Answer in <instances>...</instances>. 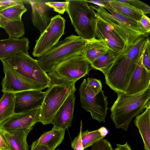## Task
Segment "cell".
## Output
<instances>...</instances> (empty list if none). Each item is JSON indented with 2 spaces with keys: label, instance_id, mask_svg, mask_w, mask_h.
Here are the masks:
<instances>
[{
  "label": "cell",
  "instance_id": "cell-44",
  "mask_svg": "<svg viewBox=\"0 0 150 150\" xmlns=\"http://www.w3.org/2000/svg\"></svg>",
  "mask_w": 150,
  "mask_h": 150
},
{
  "label": "cell",
  "instance_id": "cell-38",
  "mask_svg": "<svg viewBox=\"0 0 150 150\" xmlns=\"http://www.w3.org/2000/svg\"><path fill=\"white\" fill-rule=\"evenodd\" d=\"M31 150H51L45 146L38 144L33 142L30 146Z\"/></svg>",
  "mask_w": 150,
  "mask_h": 150
},
{
  "label": "cell",
  "instance_id": "cell-20",
  "mask_svg": "<svg viewBox=\"0 0 150 150\" xmlns=\"http://www.w3.org/2000/svg\"><path fill=\"white\" fill-rule=\"evenodd\" d=\"M109 48L103 40L94 37L86 40L81 55L90 64L98 57L106 53Z\"/></svg>",
  "mask_w": 150,
  "mask_h": 150
},
{
  "label": "cell",
  "instance_id": "cell-34",
  "mask_svg": "<svg viewBox=\"0 0 150 150\" xmlns=\"http://www.w3.org/2000/svg\"><path fill=\"white\" fill-rule=\"evenodd\" d=\"M86 83L95 95L98 94L102 90L101 82L100 80L88 78Z\"/></svg>",
  "mask_w": 150,
  "mask_h": 150
},
{
  "label": "cell",
  "instance_id": "cell-30",
  "mask_svg": "<svg viewBox=\"0 0 150 150\" xmlns=\"http://www.w3.org/2000/svg\"><path fill=\"white\" fill-rule=\"evenodd\" d=\"M117 1L127 5L142 12L146 15L150 13V7L145 3L137 0H116Z\"/></svg>",
  "mask_w": 150,
  "mask_h": 150
},
{
  "label": "cell",
  "instance_id": "cell-29",
  "mask_svg": "<svg viewBox=\"0 0 150 150\" xmlns=\"http://www.w3.org/2000/svg\"><path fill=\"white\" fill-rule=\"evenodd\" d=\"M81 137L84 149L105 137L101 135L98 129L92 131L87 130L82 132Z\"/></svg>",
  "mask_w": 150,
  "mask_h": 150
},
{
  "label": "cell",
  "instance_id": "cell-2",
  "mask_svg": "<svg viewBox=\"0 0 150 150\" xmlns=\"http://www.w3.org/2000/svg\"><path fill=\"white\" fill-rule=\"evenodd\" d=\"M150 104V87L137 94L117 93L111 108V118L115 127L127 131L133 118Z\"/></svg>",
  "mask_w": 150,
  "mask_h": 150
},
{
  "label": "cell",
  "instance_id": "cell-23",
  "mask_svg": "<svg viewBox=\"0 0 150 150\" xmlns=\"http://www.w3.org/2000/svg\"><path fill=\"white\" fill-rule=\"evenodd\" d=\"M123 55L117 53L109 48L106 53L98 57L90 64L92 68L100 71L104 75L116 61Z\"/></svg>",
  "mask_w": 150,
  "mask_h": 150
},
{
  "label": "cell",
  "instance_id": "cell-11",
  "mask_svg": "<svg viewBox=\"0 0 150 150\" xmlns=\"http://www.w3.org/2000/svg\"><path fill=\"white\" fill-rule=\"evenodd\" d=\"M96 14L106 23L125 42L126 49L128 50L135 41L141 35L126 27L115 18L102 6L90 4Z\"/></svg>",
  "mask_w": 150,
  "mask_h": 150
},
{
  "label": "cell",
  "instance_id": "cell-7",
  "mask_svg": "<svg viewBox=\"0 0 150 150\" xmlns=\"http://www.w3.org/2000/svg\"><path fill=\"white\" fill-rule=\"evenodd\" d=\"M79 94L81 107L90 112L93 119L105 122L108 103L104 91L102 90L95 95L84 79L80 86Z\"/></svg>",
  "mask_w": 150,
  "mask_h": 150
},
{
  "label": "cell",
  "instance_id": "cell-9",
  "mask_svg": "<svg viewBox=\"0 0 150 150\" xmlns=\"http://www.w3.org/2000/svg\"><path fill=\"white\" fill-rule=\"evenodd\" d=\"M1 61L5 75L1 82L2 92L16 93L29 90L42 91L46 88L21 75L8 63L6 59Z\"/></svg>",
  "mask_w": 150,
  "mask_h": 150
},
{
  "label": "cell",
  "instance_id": "cell-3",
  "mask_svg": "<svg viewBox=\"0 0 150 150\" xmlns=\"http://www.w3.org/2000/svg\"><path fill=\"white\" fill-rule=\"evenodd\" d=\"M50 79L49 86L40 107V122L51 124L56 113L68 96L76 90L74 82L59 79L52 72L47 73Z\"/></svg>",
  "mask_w": 150,
  "mask_h": 150
},
{
  "label": "cell",
  "instance_id": "cell-36",
  "mask_svg": "<svg viewBox=\"0 0 150 150\" xmlns=\"http://www.w3.org/2000/svg\"><path fill=\"white\" fill-rule=\"evenodd\" d=\"M82 127V124L81 121L79 132L78 135L73 139L71 143V147L74 150H84L81 137Z\"/></svg>",
  "mask_w": 150,
  "mask_h": 150
},
{
  "label": "cell",
  "instance_id": "cell-5",
  "mask_svg": "<svg viewBox=\"0 0 150 150\" xmlns=\"http://www.w3.org/2000/svg\"><path fill=\"white\" fill-rule=\"evenodd\" d=\"M68 13L78 36L85 40L95 37L96 12L85 0H67Z\"/></svg>",
  "mask_w": 150,
  "mask_h": 150
},
{
  "label": "cell",
  "instance_id": "cell-4",
  "mask_svg": "<svg viewBox=\"0 0 150 150\" xmlns=\"http://www.w3.org/2000/svg\"><path fill=\"white\" fill-rule=\"evenodd\" d=\"M86 42L79 36L71 35L59 41L37 60L45 72H52L57 66L73 57L81 55Z\"/></svg>",
  "mask_w": 150,
  "mask_h": 150
},
{
  "label": "cell",
  "instance_id": "cell-40",
  "mask_svg": "<svg viewBox=\"0 0 150 150\" xmlns=\"http://www.w3.org/2000/svg\"><path fill=\"white\" fill-rule=\"evenodd\" d=\"M116 146L119 150H132L127 142L124 144H116Z\"/></svg>",
  "mask_w": 150,
  "mask_h": 150
},
{
  "label": "cell",
  "instance_id": "cell-10",
  "mask_svg": "<svg viewBox=\"0 0 150 150\" xmlns=\"http://www.w3.org/2000/svg\"><path fill=\"white\" fill-rule=\"evenodd\" d=\"M91 69L89 62L83 56H76L55 67L52 72L57 77L76 82L88 74Z\"/></svg>",
  "mask_w": 150,
  "mask_h": 150
},
{
  "label": "cell",
  "instance_id": "cell-33",
  "mask_svg": "<svg viewBox=\"0 0 150 150\" xmlns=\"http://www.w3.org/2000/svg\"><path fill=\"white\" fill-rule=\"evenodd\" d=\"M91 146L90 150H113L111 143L104 138L95 142Z\"/></svg>",
  "mask_w": 150,
  "mask_h": 150
},
{
  "label": "cell",
  "instance_id": "cell-31",
  "mask_svg": "<svg viewBox=\"0 0 150 150\" xmlns=\"http://www.w3.org/2000/svg\"><path fill=\"white\" fill-rule=\"evenodd\" d=\"M150 42L149 39L147 38L144 50L142 56V63L144 67L149 72H150Z\"/></svg>",
  "mask_w": 150,
  "mask_h": 150
},
{
  "label": "cell",
  "instance_id": "cell-43",
  "mask_svg": "<svg viewBox=\"0 0 150 150\" xmlns=\"http://www.w3.org/2000/svg\"></svg>",
  "mask_w": 150,
  "mask_h": 150
},
{
  "label": "cell",
  "instance_id": "cell-21",
  "mask_svg": "<svg viewBox=\"0 0 150 150\" xmlns=\"http://www.w3.org/2000/svg\"><path fill=\"white\" fill-rule=\"evenodd\" d=\"M150 104L142 113L136 116L134 122L142 137L145 150H150Z\"/></svg>",
  "mask_w": 150,
  "mask_h": 150
},
{
  "label": "cell",
  "instance_id": "cell-35",
  "mask_svg": "<svg viewBox=\"0 0 150 150\" xmlns=\"http://www.w3.org/2000/svg\"><path fill=\"white\" fill-rule=\"evenodd\" d=\"M23 0H0V11L15 6L25 7Z\"/></svg>",
  "mask_w": 150,
  "mask_h": 150
},
{
  "label": "cell",
  "instance_id": "cell-32",
  "mask_svg": "<svg viewBox=\"0 0 150 150\" xmlns=\"http://www.w3.org/2000/svg\"><path fill=\"white\" fill-rule=\"evenodd\" d=\"M45 4L48 7L52 8L55 11L63 14L66 11L68 2L66 0L64 2H47Z\"/></svg>",
  "mask_w": 150,
  "mask_h": 150
},
{
  "label": "cell",
  "instance_id": "cell-13",
  "mask_svg": "<svg viewBox=\"0 0 150 150\" xmlns=\"http://www.w3.org/2000/svg\"><path fill=\"white\" fill-rule=\"evenodd\" d=\"M96 16L95 37L103 40L115 52L124 54L128 50L126 49L125 42L106 23L97 15Z\"/></svg>",
  "mask_w": 150,
  "mask_h": 150
},
{
  "label": "cell",
  "instance_id": "cell-18",
  "mask_svg": "<svg viewBox=\"0 0 150 150\" xmlns=\"http://www.w3.org/2000/svg\"><path fill=\"white\" fill-rule=\"evenodd\" d=\"M30 4L32 8L31 18L34 26L42 33L48 25L51 20L47 13L48 7L43 0H23Z\"/></svg>",
  "mask_w": 150,
  "mask_h": 150
},
{
  "label": "cell",
  "instance_id": "cell-1",
  "mask_svg": "<svg viewBox=\"0 0 150 150\" xmlns=\"http://www.w3.org/2000/svg\"><path fill=\"white\" fill-rule=\"evenodd\" d=\"M147 36L140 35L104 74L106 83L117 93H125L138 62L144 50Z\"/></svg>",
  "mask_w": 150,
  "mask_h": 150
},
{
  "label": "cell",
  "instance_id": "cell-15",
  "mask_svg": "<svg viewBox=\"0 0 150 150\" xmlns=\"http://www.w3.org/2000/svg\"><path fill=\"white\" fill-rule=\"evenodd\" d=\"M142 56L139 60L125 89V93L127 94H137L150 87V72L147 71L142 65Z\"/></svg>",
  "mask_w": 150,
  "mask_h": 150
},
{
  "label": "cell",
  "instance_id": "cell-28",
  "mask_svg": "<svg viewBox=\"0 0 150 150\" xmlns=\"http://www.w3.org/2000/svg\"><path fill=\"white\" fill-rule=\"evenodd\" d=\"M26 8L15 6L0 11V14L12 21H21L23 15L27 11Z\"/></svg>",
  "mask_w": 150,
  "mask_h": 150
},
{
  "label": "cell",
  "instance_id": "cell-6",
  "mask_svg": "<svg viewBox=\"0 0 150 150\" xmlns=\"http://www.w3.org/2000/svg\"><path fill=\"white\" fill-rule=\"evenodd\" d=\"M6 60L13 69L23 76L46 88L49 86L50 79L47 73L42 69L38 60L29 54L20 52Z\"/></svg>",
  "mask_w": 150,
  "mask_h": 150
},
{
  "label": "cell",
  "instance_id": "cell-16",
  "mask_svg": "<svg viewBox=\"0 0 150 150\" xmlns=\"http://www.w3.org/2000/svg\"><path fill=\"white\" fill-rule=\"evenodd\" d=\"M76 90H74L68 96L56 113L51 123L53 126L65 130L71 126L75 104Z\"/></svg>",
  "mask_w": 150,
  "mask_h": 150
},
{
  "label": "cell",
  "instance_id": "cell-17",
  "mask_svg": "<svg viewBox=\"0 0 150 150\" xmlns=\"http://www.w3.org/2000/svg\"><path fill=\"white\" fill-rule=\"evenodd\" d=\"M29 40L25 37L0 40V60L9 59L20 52L29 54Z\"/></svg>",
  "mask_w": 150,
  "mask_h": 150
},
{
  "label": "cell",
  "instance_id": "cell-14",
  "mask_svg": "<svg viewBox=\"0 0 150 150\" xmlns=\"http://www.w3.org/2000/svg\"><path fill=\"white\" fill-rule=\"evenodd\" d=\"M15 114L29 111L41 106L45 92L38 90H29L15 93Z\"/></svg>",
  "mask_w": 150,
  "mask_h": 150
},
{
  "label": "cell",
  "instance_id": "cell-12",
  "mask_svg": "<svg viewBox=\"0 0 150 150\" xmlns=\"http://www.w3.org/2000/svg\"><path fill=\"white\" fill-rule=\"evenodd\" d=\"M40 107L23 112L15 114L3 122L0 129L11 132L33 127L40 122Z\"/></svg>",
  "mask_w": 150,
  "mask_h": 150
},
{
  "label": "cell",
  "instance_id": "cell-24",
  "mask_svg": "<svg viewBox=\"0 0 150 150\" xmlns=\"http://www.w3.org/2000/svg\"><path fill=\"white\" fill-rule=\"evenodd\" d=\"M15 93H4L0 98V126L15 114Z\"/></svg>",
  "mask_w": 150,
  "mask_h": 150
},
{
  "label": "cell",
  "instance_id": "cell-22",
  "mask_svg": "<svg viewBox=\"0 0 150 150\" xmlns=\"http://www.w3.org/2000/svg\"><path fill=\"white\" fill-rule=\"evenodd\" d=\"M65 130L53 126L51 130L44 132L35 142L51 150H55L64 139Z\"/></svg>",
  "mask_w": 150,
  "mask_h": 150
},
{
  "label": "cell",
  "instance_id": "cell-37",
  "mask_svg": "<svg viewBox=\"0 0 150 150\" xmlns=\"http://www.w3.org/2000/svg\"><path fill=\"white\" fill-rule=\"evenodd\" d=\"M140 29L142 32L148 35L150 32V20L146 15L144 14L139 21Z\"/></svg>",
  "mask_w": 150,
  "mask_h": 150
},
{
  "label": "cell",
  "instance_id": "cell-26",
  "mask_svg": "<svg viewBox=\"0 0 150 150\" xmlns=\"http://www.w3.org/2000/svg\"><path fill=\"white\" fill-rule=\"evenodd\" d=\"M109 4L116 11L139 22L144 15L142 12L116 0H110Z\"/></svg>",
  "mask_w": 150,
  "mask_h": 150
},
{
  "label": "cell",
  "instance_id": "cell-41",
  "mask_svg": "<svg viewBox=\"0 0 150 150\" xmlns=\"http://www.w3.org/2000/svg\"><path fill=\"white\" fill-rule=\"evenodd\" d=\"M98 129L101 135L105 137L109 132L108 130L104 127H101Z\"/></svg>",
  "mask_w": 150,
  "mask_h": 150
},
{
  "label": "cell",
  "instance_id": "cell-8",
  "mask_svg": "<svg viewBox=\"0 0 150 150\" xmlns=\"http://www.w3.org/2000/svg\"><path fill=\"white\" fill-rule=\"evenodd\" d=\"M66 20L59 14L51 18L46 28L41 33L32 52L33 55L38 57L56 44L64 34Z\"/></svg>",
  "mask_w": 150,
  "mask_h": 150
},
{
  "label": "cell",
  "instance_id": "cell-39",
  "mask_svg": "<svg viewBox=\"0 0 150 150\" xmlns=\"http://www.w3.org/2000/svg\"><path fill=\"white\" fill-rule=\"evenodd\" d=\"M87 3H90L93 4L101 6L109 4L110 0H85Z\"/></svg>",
  "mask_w": 150,
  "mask_h": 150
},
{
  "label": "cell",
  "instance_id": "cell-27",
  "mask_svg": "<svg viewBox=\"0 0 150 150\" xmlns=\"http://www.w3.org/2000/svg\"><path fill=\"white\" fill-rule=\"evenodd\" d=\"M103 7L115 18L123 24L126 27L141 35H144L147 37V35L141 31L139 22L125 16L116 11L110 6L109 4L104 5Z\"/></svg>",
  "mask_w": 150,
  "mask_h": 150
},
{
  "label": "cell",
  "instance_id": "cell-19",
  "mask_svg": "<svg viewBox=\"0 0 150 150\" xmlns=\"http://www.w3.org/2000/svg\"><path fill=\"white\" fill-rule=\"evenodd\" d=\"M33 127L15 131L7 132L0 129L11 150H29L27 137Z\"/></svg>",
  "mask_w": 150,
  "mask_h": 150
},
{
  "label": "cell",
  "instance_id": "cell-25",
  "mask_svg": "<svg viewBox=\"0 0 150 150\" xmlns=\"http://www.w3.org/2000/svg\"><path fill=\"white\" fill-rule=\"evenodd\" d=\"M0 26L4 29L9 38L20 39L25 34L24 25L22 21H11L0 14Z\"/></svg>",
  "mask_w": 150,
  "mask_h": 150
},
{
  "label": "cell",
  "instance_id": "cell-42",
  "mask_svg": "<svg viewBox=\"0 0 150 150\" xmlns=\"http://www.w3.org/2000/svg\"><path fill=\"white\" fill-rule=\"evenodd\" d=\"M114 150H119V149L117 147Z\"/></svg>",
  "mask_w": 150,
  "mask_h": 150
}]
</instances>
